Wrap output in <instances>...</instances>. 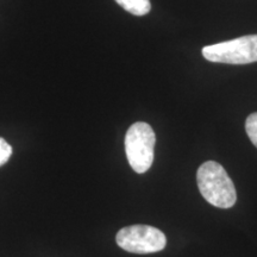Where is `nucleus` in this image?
Instances as JSON below:
<instances>
[{"label": "nucleus", "mask_w": 257, "mask_h": 257, "mask_svg": "<svg viewBox=\"0 0 257 257\" xmlns=\"http://www.w3.org/2000/svg\"><path fill=\"white\" fill-rule=\"evenodd\" d=\"M199 191L205 200L219 208H230L237 200L236 188L223 166L207 161L197 172Z\"/></svg>", "instance_id": "nucleus-1"}, {"label": "nucleus", "mask_w": 257, "mask_h": 257, "mask_svg": "<svg viewBox=\"0 0 257 257\" xmlns=\"http://www.w3.org/2000/svg\"><path fill=\"white\" fill-rule=\"evenodd\" d=\"M155 142V133L149 124L137 121L128 127L125 135V153L128 165L138 174H143L152 167Z\"/></svg>", "instance_id": "nucleus-2"}, {"label": "nucleus", "mask_w": 257, "mask_h": 257, "mask_svg": "<svg viewBox=\"0 0 257 257\" xmlns=\"http://www.w3.org/2000/svg\"><path fill=\"white\" fill-rule=\"evenodd\" d=\"M202 56L207 61L226 64H248L257 62V35H248L236 40L206 46Z\"/></svg>", "instance_id": "nucleus-3"}, {"label": "nucleus", "mask_w": 257, "mask_h": 257, "mask_svg": "<svg viewBox=\"0 0 257 257\" xmlns=\"http://www.w3.org/2000/svg\"><path fill=\"white\" fill-rule=\"evenodd\" d=\"M115 242L125 251L152 253L165 249L167 238L162 231L149 225H131L118 231Z\"/></svg>", "instance_id": "nucleus-4"}, {"label": "nucleus", "mask_w": 257, "mask_h": 257, "mask_svg": "<svg viewBox=\"0 0 257 257\" xmlns=\"http://www.w3.org/2000/svg\"><path fill=\"white\" fill-rule=\"evenodd\" d=\"M115 3L134 16H146L152 10L150 0H115Z\"/></svg>", "instance_id": "nucleus-5"}, {"label": "nucleus", "mask_w": 257, "mask_h": 257, "mask_svg": "<svg viewBox=\"0 0 257 257\" xmlns=\"http://www.w3.org/2000/svg\"><path fill=\"white\" fill-rule=\"evenodd\" d=\"M245 130L250 141H251L253 146L257 148V112L251 113L248 118H246Z\"/></svg>", "instance_id": "nucleus-6"}, {"label": "nucleus", "mask_w": 257, "mask_h": 257, "mask_svg": "<svg viewBox=\"0 0 257 257\" xmlns=\"http://www.w3.org/2000/svg\"><path fill=\"white\" fill-rule=\"evenodd\" d=\"M12 155V147L6 142L4 138L0 137V167L8 162Z\"/></svg>", "instance_id": "nucleus-7"}]
</instances>
